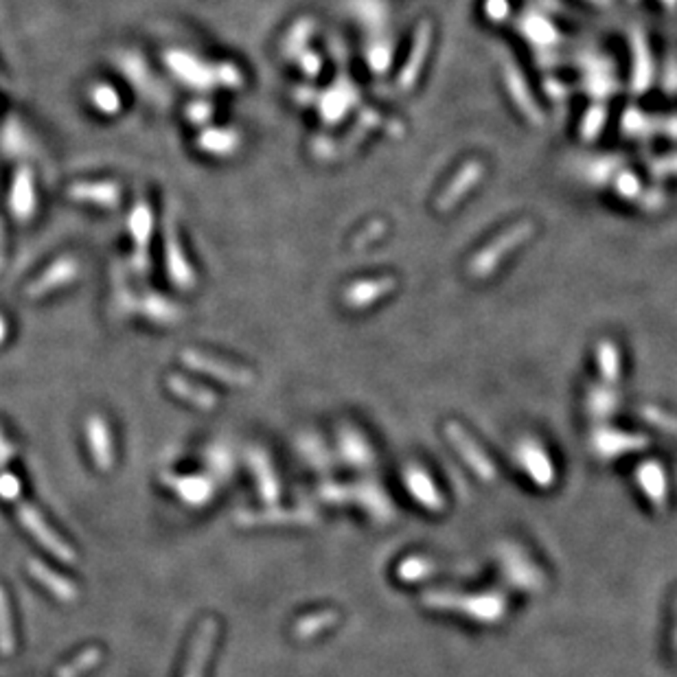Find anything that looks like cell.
I'll return each mask as SVG.
<instances>
[{
	"label": "cell",
	"instance_id": "cell-5",
	"mask_svg": "<svg viewBox=\"0 0 677 677\" xmlns=\"http://www.w3.org/2000/svg\"><path fill=\"white\" fill-rule=\"evenodd\" d=\"M13 651H16V633H13L7 594L0 588V656H12Z\"/></svg>",
	"mask_w": 677,
	"mask_h": 677
},
{
	"label": "cell",
	"instance_id": "cell-3",
	"mask_svg": "<svg viewBox=\"0 0 677 677\" xmlns=\"http://www.w3.org/2000/svg\"><path fill=\"white\" fill-rule=\"evenodd\" d=\"M86 432H88V447L90 454H93L94 465H97L99 469L108 471L114 462V452L112 438H110L106 423L99 417H93L88 421V426H86Z\"/></svg>",
	"mask_w": 677,
	"mask_h": 677
},
{
	"label": "cell",
	"instance_id": "cell-8",
	"mask_svg": "<svg viewBox=\"0 0 677 677\" xmlns=\"http://www.w3.org/2000/svg\"><path fill=\"white\" fill-rule=\"evenodd\" d=\"M183 485H187V487H191V489L178 491V493L183 495V498L187 500V502H193V504L204 502V500L208 498V493H211V491H208L211 487H208V483H204L202 478H187V480H183Z\"/></svg>",
	"mask_w": 677,
	"mask_h": 677
},
{
	"label": "cell",
	"instance_id": "cell-10",
	"mask_svg": "<svg viewBox=\"0 0 677 677\" xmlns=\"http://www.w3.org/2000/svg\"><path fill=\"white\" fill-rule=\"evenodd\" d=\"M12 459H13V447L9 445V441L3 436V432H0V467L7 465Z\"/></svg>",
	"mask_w": 677,
	"mask_h": 677
},
{
	"label": "cell",
	"instance_id": "cell-9",
	"mask_svg": "<svg viewBox=\"0 0 677 677\" xmlns=\"http://www.w3.org/2000/svg\"><path fill=\"white\" fill-rule=\"evenodd\" d=\"M20 495V480L13 474H0V498L16 500Z\"/></svg>",
	"mask_w": 677,
	"mask_h": 677
},
{
	"label": "cell",
	"instance_id": "cell-6",
	"mask_svg": "<svg viewBox=\"0 0 677 677\" xmlns=\"http://www.w3.org/2000/svg\"><path fill=\"white\" fill-rule=\"evenodd\" d=\"M102 657H103V653L99 651L97 647H90V649H86L79 653V656H75L69 665L61 666V669L57 671V677H79L88 669H93Z\"/></svg>",
	"mask_w": 677,
	"mask_h": 677
},
{
	"label": "cell",
	"instance_id": "cell-4",
	"mask_svg": "<svg viewBox=\"0 0 677 677\" xmlns=\"http://www.w3.org/2000/svg\"><path fill=\"white\" fill-rule=\"evenodd\" d=\"M29 572H31L33 579H36L40 585H45V588L49 590L55 599H60V600L77 599V588H75L69 579H64V576H60L51 568H46V566L40 564V561H31V564H29Z\"/></svg>",
	"mask_w": 677,
	"mask_h": 677
},
{
	"label": "cell",
	"instance_id": "cell-7",
	"mask_svg": "<svg viewBox=\"0 0 677 677\" xmlns=\"http://www.w3.org/2000/svg\"><path fill=\"white\" fill-rule=\"evenodd\" d=\"M171 388L180 395V397L189 399L191 404H195L198 408H213L216 406V395L211 390H202V388H193V386L184 384L183 379L174 378L171 379Z\"/></svg>",
	"mask_w": 677,
	"mask_h": 677
},
{
	"label": "cell",
	"instance_id": "cell-1",
	"mask_svg": "<svg viewBox=\"0 0 677 677\" xmlns=\"http://www.w3.org/2000/svg\"><path fill=\"white\" fill-rule=\"evenodd\" d=\"M18 518H20L22 526H25L27 531L31 533V535L46 548V551L53 552L57 559L66 561V564H73L75 561L73 548H70L69 543H66L60 535H57L53 528H51L49 524L42 519V515L37 513L36 509L29 507V504H20V507H18Z\"/></svg>",
	"mask_w": 677,
	"mask_h": 677
},
{
	"label": "cell",
	"instance_id": "cell-2",
	"mask_svg": "<svg viewBox=\"0 0 677 677\" xmlns=\"http://www.w3.org/2000/svg\"><path fill=\"white\" fill-rule=\"evenodd\" d=\"M217 636V623L213 618H207L200 624V632L195 636L193 647H191L187 666H184L183 677H202L204 669H207L208 656H211L213 645H216Z\"/></svg>",
	"mask_w": 677,
	"mask_h": 677
}]
</instances>
